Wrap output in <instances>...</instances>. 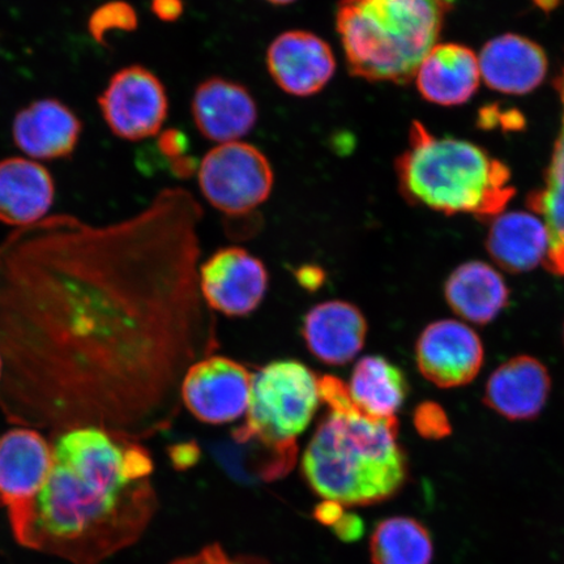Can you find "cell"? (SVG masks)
Returning <instances> with one entry per match:
<instances>
[{
  "mask_svg": "<svg viewBox=\"0 0 564 564\" xmlns=\"http://www.w3.org/2000/svg\"><path fill=\"white\" fill-rule=\"evenodd\" d=\"M203 210L181 188L95 227L68 215L0 243V412L13 426L144 441L217 349L199 286Z\"/></svg>",
  "mask_w": 564,
  "mask_h": 564,
  "instance_id": "obj_1",
  "label": "cell"
},
{
  "mask_svg": "<svg viewBox=\"0 0 564 564\" xmlns=\"http://www.w3.org/2000/svg\"><path fill=\"white\" fill-rule=\"evenodd\" d=\"M153 460L141 442L100 427L54 436L37 497L9 512L21 546L73 564H101L143 535L158 511Z\"/></svg>",
  "mask_w": 564,
  "mask_h": 564,
  "instance_id": "obj_2",
  "label": "cell"
},
{
  "mask_svg": "<svg viewBox=\"0 0 564 564\" xmlns=\"http://www.w3.org/2000/svg\"><path fill=\"white\" fill-rule=\"evenodd\" d=\"M319 393L328 413L302 457L310 488L344 507L378 505L397 496L408 479L398 419L364 412L348 386L333 376L319 378Z\"/></svg>",
  "mask_w": 564,
  "mask_h": 564,
  "instance_id": "obj_3",
  "label": "cell"
},
{
  "mask_svg": "<svg viewBox=\"0 0 564 564\" xmlns=\"http://www.w3.org/2000/svg\"><path fill=\"white\" fill-rule=\"evenodd\" d=\"M394 171L409 203L448 216L494 218L517 194L503 161L471 141L438 138L420 121L412 122Z\"/></svg>",
  "mask_w": 564,
  "mask_h": 564,
  "instance_id": "obj_4",
  "label": "cell"
},
{
  "mask_svg": "<svg viewBox=\"0 0 564 564\" xmlns=\"http://www.w3.org/2000/svg\"><path fill=\"white\" fill-rule=\"evenodd\" d=\"M456 0H340L335 24L349 74L404 86L438 45Z\"/></svg>",
  "mask_w": 564,
  "mask_h": 564,
  "instance_id": "obj_5",
  "label": "cell"
},
{
  "mask_svg": "<svg viewBox=\"0 0 564 564\" xmlns=\"http://www.w3.org/2000/svg\"><path fill=\"white\" fill-rule=\"evenodd\" d=\"M321 403L319 378L306 365L294 359L268 364L252 373L246 420L235 438L270 451L279 477L284 476Z\"/></svg>",
  "mask_w": 564,
  "mask_h": 564,
  "instance_id": "obj_6",
  "label": "cell"
},
{
  "mask_svg": "<svg viewBox=\"0 0 564 564\" xmlns=\"http://www.w3.org/2000/svg\"><path fill=\"white\" fill-rule=\"evenodd\" d=\"M197 167L202 194L225 215H250L271 196V162L259 148L245 141L212 148Z\"/></svg>",
  "mask_w": 564,
  "mask_h": 564,
  "instance_id": "obj_7",
  "label": "cell"
},
{
  "mask_svg": "<svg viewBox=\"0 0 564 564\" xmlns=\"http://www.w3.org/2000/svg\"><path fill=\"white\" fill-rule=\"evenodd\" d=\"M98 105L111 132L130 141L158 135L169 112L164 84L143 66L126 67L112 75Z\"/></svg>",
  "mask_w": 564,
  "mask_h": 564,
  "instance_id": "obj_8",
  "label": "cell"
},
{
  "mask_svg": "<svg viewBox=\"0 0 564 564\" xmlns=\"http://www.w3.org/2000/svg\"><path fill=\"white\" fill-rule=\"evenodd\" d=\"M252 373L242 364L207 356L189 366L181 384V401L195 419L224 425L246 414Z\"/></svg>",
  "mask_w": 564,
  "mask_h": 564,
  "instance_id": "obj_9",
  "label": "cell"
},
{
  "mask_svg": "<svg viewBox=\"0 0 564 564\" xmlns=\"http://www.w3.org/2000/svg\"><path fill=\"white\" fill-rule=\"evenodd\" d=\"M268 282L262 260L242 247L218 250L199 268L203 301L225 316L242 317L256 312L265 297Z\"/></svg>",
  "mask_w": 564,
  "mask_h": 564,
  "instance_id": "obj_10",
  "label": "cell"
},
{
  "mask_svg": "<svg viewBox=\"0 0 564 564\" xmlns=\"http://www.w3.org/2000/svg\"><path fill=\"white\" fill-rule=\"evenodd\" d=\"M484 358V345L476 330L453 319L429 324L415 345L420 372L441 388L470 383L481 370Z\"/></svg>",
  "mask_w": 564,
  "mask_h": 564,
  "instance_id": "obj_11",
  "label": "cell"
},
{
  "mask_svg": "<svg viewBox=\"0 0 564 564\" xmlns=\"http://www.w3.org/2000/svg\"><path fill=\"white\" fill-rule=\"evenodd\" d=\"M268 73L286 95L312 97L328 86L336 74L333 47L308 31H288L267 48Z\"/></svg>",
  "mask_w": 564,
  "mask_h": 564,
  "instance_id": "obj_12",
  "label": "cell"
},
{
  "mask_svg": "<svg viewBox=\"0 0 564 564\" xmlns=\"http://www.w3.org/2000/svg\"><path fill=\"white\" fill-rule=\"evenodd\" d=\"M53 468V443L40 430L15 426L0 435V507L31 502Z\"/></svg>",
  "mask_w": 564,
  "mask_h": 564,
  "instance_id": "obj_13",
  "label": "cell"
},
{
  "mask_svg": "<svg viewBox=\"0 0 564 564\" xmlns=\"http://www.w3.org/2000/svg\"><path fill=\"white\" fill-rule=\"evenodd\" d=\"M192 112L197 131L217 144L241 141L257 126L259 117L250 90L220 76L208 77L197 86Z\"/></svg>",
  "mask_w": 564,
  "mask_h": 564,
  "instance_id": "obj_14",
  "label": "cell"
},
{
  "mask_svg": "<svg viewBox=\"0 0 564 564\" xmlns=\"http://www.w3.org/2000/svg\"><path fill=\"white\" fill-rule=\"evenodd\" d=\"M478 62L486 86L509 96L531 94L544 83L549 69L544 48L514 33L486 42Z\"/></svg>",
  "mask_w": 564,
  "mask_h": 564,
  "instance_id": "obj_15",
  "label": "cell"
},
{
  "mask_svg": "<svg viewBox=\"0 0 564 564\" xmlns=\"http://www.w3.org/2000/svg\"><path fill=\"white\" fill-rule=\"evenodd\" d=\"M368 322L361 310L345 301H327L310 308L303 317L302 336L321 362L344 366L365 347Z\"/></svg>",
  "mask_w": 564,
  "mask_h": 564,
  "instance_id": "obj_16",
  "label": "cell"
},
{
  "mask_svg": "<svg viewBox=\"0 0 564 564\" xmlns=\"http://www.w3.org/2000/svg\"><path fill=\"white\" fill-rule=\"evenodd\" d=\"M83 123L67 105L42 98L21 109L12 123L15 144L39 160L69 158L79 143Z\"/></svg>",
  "mask_w": 564,
  "mask_h": 564,
  "instance_id": "obj_17",
  "label": "cell"
},
{
  "mask_svg": "<svg viewBox=\"0 0 564 564\" xmlns=\"http://www.w3.org/2000/svg\"><path fill=\"white\" fill-rule=\"evenodd\" d=\"M550 387L552 382L544 364L533 357L518 356L491 373L484 401L507 420H533L544 409Z\"/></svg>",
  "mask_w": 564,
  "mask_h": 564,
  "instance_id": "obj_18",
  "label": "cell"
},
{
  "mask_svg": "<svg viewBox=\"0 0 564 564\" xmlns=\"http://www.w3.org/2000/svg\"><path fill=\"white\" fill-rule=\"evenodd\" d=\"M423 100L430 104L460 106L467 104L481 84L478 56L460 44H438L430 52L414 76Z\"/></svg>",
  "mask_w": 564,
  "mask_h": 564,
  "instance_id": "obj_19",
  "label": "cell"
},
{
  "mask_svg": "<svg viewBox=\"0 0 564 564\" xmlns=\"http://www.w3.org/2000/svg\"><path fill=\"white\" fill-rule=\"evenodd\" d=\"M53 176L26 159L0 161V223L25 228L44 220L54 202Z\"/></svg>",
  "mask_w": 564,
  "mask_h": 564,
  "instance_id": "obj_20",
  "label": "cell"
},
{
  "mask_svg": "<svg viewBox=\"0 0 564 564\" xmlns=\"http://www.w3.org/2000/svg\"><path fill=\"white\" fill-rule=\"evenodd\" d=\"M486 247L502 270L523 273L545 263L549 236L544 221L533 212L513 210L492 218Z\"/></svg>",
  "mask_w": 564,
  "mask_h": 564,
  "instance_id": "obj_21",
  "label": "cell"
},
{
  "mask_svg": "<svg viewBox=\"0 0 564 564\" xmlns=\"http://www.w3.org/2000/svg\"><path fill=\"white\" fill-rule=\"evenodd\" d=\"M554 88L562 108L560 132L545 172L544 185L528 195L527 206L544 221L547 230V270L564 276V63Z\"/></svg>",
  "mask_w": 564,
  "mask_h": 564,
  "instance_id": "obj_22",
  "label": "cell"
},
{
  "mask_svg": "<svg viewBox=\"0 0 564 564\" xmlns=\"http://www.w3.org/2000/svg\"><path fill=\"white\" fill-rule=\"evenodd\" d=\"M509 294L502 274L484 262L457 267L444 285V295L453 312L478 326H485L502 313Z\"/></svg>",
  "mask_w": 564,
  "mask_h": 564,
  "instance_id": "obj_23",
  "label": "cell"
},
{
  "mask_svg": "<svg viewBox=\"0 0 564 564\" xmlns=\"http://www.w3.org/2000/svg\"><path fill=\"white\" fill-rule=\"evenodd\" d=\"M357 406L378 419H393L408 397L404 372L382 356L359 359L348 384Z\"/></svg>",
  "mask_w": 564,
  "mask_h": 564,
  "instance_id": "obj_24",
  "label": "cell"
},
{
  "mask_svg": "<svg viewBox=\"0 0 564 564\" xmlns=\"http://www.w3.org/2000/svg\"><path fill=\"white\" fill-rule=\"evenodd\" d=\"M370 555L372 564H432L434 542L419 520L388 518L373 529Z\"/></svg>",
  "mask_w": 564,
  "mask_h": 564,
  "instance_id": "obj_25",
  "label": "cell"
},
{
  "mask_svg": "<svg viewBox=\"0 0 564 564\" xmlns=\"http://www.w3.org/2000/svg\"><path fill=\"white\" fill-rule=\"evenodd\" d=\"M137 26V11L126 2L106 3L91 13L89 19V32L98 44H104L106 35L112 32H132Z\"/></svg>",
  "mask_w": 564,
  "mask_h": 564,
  "instance_id": "obj_26",
  "label": "cell"
},
{
  "mask_svg": "<svg viewBox=\"0 0 564 564\" xmlns=\"http://www.w3.org/2000/svg\"><path fill=\"white\" fill-rule=\"evenodd\" d=\"M415 427L426 438H442L449 433L447 415L441 406L426 403L419 406L414 414Z\"/></svg>",
  "mask_w": 564,
  "mask_h": 564,
  "instance_id": "obj_27",
  "label": "cell"
},
{
  "mask_svg": "<svg viewBox=\"0 0 564 564\" xmlns=\"http://www.w3.org/2000/svg\"><path fill=\"white\" fill-rule=\"evenodd\" d=\"M171 564H270L257 556L238 555L231 558L221 547L215 544L204 547L200 553L195 555L185 556Z\"/></svg>",
  "mask_w": 564,
  "mask_h": 564,
  "instance_id": "obj_28",
  "label": "cell"
},
{
  "mask_svg": "<svg viewBox=\"0 0 564 564\" xmlns=\"http://www.w3.org/2000/svg\"><path fill=\"white\" fill-rule=\"evenodd\" d=\"M334 533L343 542L351 544L362 538L365 533L364 520L356 513H344L343 518L333 527Z\"/></svg>",
  "mask_w": 564,
  "mask_h": 564,
  "instance_id": "obj_29",
  "label": "cell"
},
{
  "mask_svg": "<svg viewBox=\"0 0 564 564\" xmlns=\"http://www.w3.org/2000/svg\"><path fill=\"white\" fill-rule=\"evenodd\" d=\"M169 454H171L174 468L178 470L194 467L200 457V451L195 443L176 444Z\"/></svg>",
  "mask_w": 564,
  "mask_h": 564,
  "instance_id": "obj_30",
  "label": "cell"
},
{
  "mask_svg": "<svg viewBox=\"0 0 564 564\" xmlns=\"http://www.w3.org/2000/svg\"><path fill=\"white\" fill-rule=\"evenodd\" d=\"M187 140L180 131H166L159 140L160 151L172 162L183 158L186 151Z\"/></svg>",
  "mask_w": 564,
  "mask_h": 564,
  "instance_id": "obj_31",
  "label": "cell"
},
{
  "mask_svg": "<svg viewBox=\"0 0 564 564\" xmlns=\"http://www.w3.org/2000/svg\"><path fill=\"white\" fill-rule=\"evenodd\" d=\"M344 506L335 500L324 499L322 503L315 507L314 518L321 524L333 528L338 520L343 518Z\"/></svg>",
  "mask_w": 564,
  "mask_h": 564,
  "instance_id": "obj_32",
  "label": "cell"
},
{
  "mask_svg": "<svg viewBox=\"0 0 564 564\" xmlns=\"http://www.w3.org/2000/svg\"><path fill=\"white\" fill-rule=\"evenodd\" d=\"M152 11L162 21H176L183 13L182 0H152Z\"/></svg>",
  "mask_w": 564,
  "mask_h": 564,
  "instance_id": "obj_33",
  "label": "cell"
},
{
  "mask_svg": "<svg viewBox=\"0 0 564 564\" xmlns=\"http://www.w3.org/2000/svg\"><path fill=\"white\" fill-rule=\"evenodd\" d=\"M265 2L273 4V6H289L293 4L294 2H297V0H265Z\"/></svg>",
  "mask_w": 564,
  "mask_h": 564,
  "instance_id": "obj_34",
  "label": "cell"
},
{
  "mask_svg": "<svg viewBox=\"0 0 564 564\" xmlns=\"http://www.w3.org/2000/svg\"><path fill=\"white\" fill-rule=\"evenodd\" d=\"M3 377V359L2 356H0V380H2Z\"/></svg>",
  "mask_w": 564,
  "mask_h": 564,
  "instance_id": "obj_35",
  "label": "cell"
},
{
  "mask_svg": "<svg viewBox=\"0 0 564 564\" xmlns=\"http://www.w3.org/2000/svg\"><path fill=\"white\" fill-rule=\"evenodd\" d=\"M563 336H564V333H563Z\"/></svg>",
  "mask_w": 564,
  "mask_h": 564,
  "instance_id": "obj_36",
  "label": "cell"
}]
</instances>
